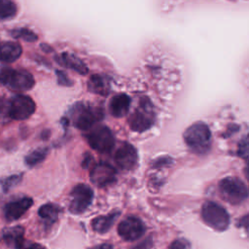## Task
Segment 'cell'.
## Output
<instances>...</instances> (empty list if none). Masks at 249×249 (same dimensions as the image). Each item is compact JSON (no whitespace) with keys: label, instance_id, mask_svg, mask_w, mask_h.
<instances>
[{"label":"cell","instance_id":"obj_29","mask_svg":"<svg viewBox=\"0 0 249 249\" xmlns=\"http://www.w3.org/2000/svg\"><path fill=\"white\" fill-rule=\"evenodd\" d=\"M172 162V160L169 157H161L159 158L154 161V167H161V166H166L169 165Z\"/></svg>","mask_w":249,"mask_h":249},{"label":"cell","instance_id":"obj_31","mask_svg":"<svg viewBox=\"0 0 249 249\" xmlns=\"http://www.w3.org/2000/svg\"><path fill=\"white\" fill-rule=\"evenodd\" d=\"M18 249H46V248L41 244L24 240Z\"/></svg>","mask_w":249,"mask_h":249},{"label":"cell","instance_id":"obj_6","mask_svg":"<svg viewBox=\"0 0 249 249\" xmlns=\"http://www.w3.org/2000/svg\"><path fill=\"white\" fill-rule=\"evenodd\" d=\"M201 218L203 222L212 229L223 231L230 225V215L227 210L214 201H206L201 207Z\"/></svg>","mask_w":249,"mask_h":249},{"label":"cell","instance_id":"obj_24","mask_svg":"<svg viewBox=\"0 0 249 249\" xmlns=\"http://www.w3.org/2000/svg\"><path fill=\"white\" fill-rule=\"evenodd\" d=\"M21 178H22V174H15V175H11L9 177L2 179L1 185L3 187V190L5 192H7L10 189H12L13 187L17 186L21 181Z\"/></svg>","mask_w":249,"mask_h":249},{"label":"cell","instance_id":"obj_4","mask_svg":"<svg viewBox=\"0 0 249 249\" xmlns=\"http://www.w3.org/2000/svg\"><path fill=\"white\" fill-rule=\"evenodd\" d=\"M0 84L13 90L25 91L33 88L35 81L26 70L4 67L0 69Z\"/></svg>","mask_w":249,"mask_h":249},{"label":"cell","instance_id":"obj_18","mask_svg":"<svg viewBox=\"0 0 249 249\" xmlns=\"http://www.w3.org/2000/svg\"><path fill=\"white\" fill-rule=\"evenodd\" d=\"M120 216L119 211H114L110 214H107L105 216H98L94 218L91 222V226L93 231H95L98 233H105L107 232L112 226L114 225L117 218Z\"/></svg>","mask_w":249,"mask_h":249},{"label":"cell","instance_id":"obj_11","mask_svg":"<svg viewBox=\"0 0 249 249\" xmlns=\"http://www.w3.org/2000/svg\"><path fill=\"white\" fill-rule=\"evenodd\" d=\"M116 175L117 171L115 167L104 161L95 163L89 172L91 183L99 188L114 183L116 181Z\"/></svg>","mask_w":249,"mask_h":249},{"label":"cell","instance_id":"obj_20","mask_svg":"<svg viewBox=\"0 0 249 249\" xmlns=\"http://www.w3.org/2000/svg\"><path fill=\"white\" fill-rule=\"evenodd\" d=\"M60 207L53 203H47L42 205L39 210L38 214L41 217V219L44 221L45 225L47 227H51L53 224H54L58 218V215L60 213Z\"/></svg>","mask_w":249,"mask_h":249},{"label":"cell","instance_id":"obj_32","mask_svg":"<svg viewBox=\"0 0 249 249\" xmlns=\"http://www.w3.org/2000/svg\"><path fill=\"white\" fill-rule=\"evenodd\" d=\"M89 249H114V248L110 244H99V245L93 246V247H91Z\"/></svg>","mask_w":249,"mask_h":249},{"label":"cell","instance_id":"obj_25","mask_svg":"<svg viewBox=\"0 0 249 249\" xmlns=\"http://www.w3.org/2000/svg\"><path fill=\"white\" fill-rule=\"evenodd\" d=\"M237 155L240 158L247 159L248 157V138L247 135H245L239 142L238 144V149H237Z\"/></svg>","mask_w":249,"mask_h":249},{"label":"cell","instance_id":"obj_26","mask_svg":"<svg viewBox=\"0 0 249 249\" xmlns=\"http://www.w3.org/2000/svg\"><path fill=\"white\" fill-rule=\"evenodd\" d=\"M55 75H56V78H57V83L60 86L71 87L73 85V82L68 78V76L66 75L65 72H63L61 70H56Z\"/></svg>","mask_w":249,"mask_h":249},{"label":"cell","instance_id":"obj_27","mask_svg":"<svg viewBox=\"0 0 249 249\" xmlns=\"http://www.w3.org/2000/svg\"><path fill=\"white\" fill-rule=\"evenodd\" d=\"M9 102L0 95V119H4L8 116Z\"/></svg>","mask_w":249,"mask_h":249},{"label":"cell","instance_id":"obj_12","mask_svg":"<svg viewBox=\"0 0 249 249\" xmlns=\"http://www.w3.org/2000/svg\"><path fill=\"white\" fill-rule=\"evenodd\" d=\"M114 160L121 169L129 171L134 169L138 163V153L131 144L124 142L117 149Z\"/></svg>","mask_w":249,"mask_h":249},{"label":"cell","instance_id":"obj_16","mask_svg":"<svg viewBox=\"0 0 249 249\" xmlns=\"http://www.w3.org/2000/svg\"><path fill=\"white\" fill-rule=\"evenodd\" d=\"M88 89L93 93L106 96L111 89L110 80L106 76L100 74H93L89 77L88 81Z\"/></svg>","mask_w":249,"mask_h":249},{"label":"cell","instance_id":"obj_22","mask_svg":"<svg viewBox=\"0 0 249 249\" xmlns=\"http://www.w3.org/2000/svg\"><path fill=\"white\" fill-rule=\"evenodd\" d=\"M17 14V6L10 0H0V20L14 18Z\"/></svg>","mask_w":249,"mask_h":249},{"label":"cell","instance_id":"obj_10","mask_svg":"<svg viewBox=\"0 0 249 249\" xmlns=\"http://www.w3.org/2000/svg\"><path fill=\"white\" fill-rule=\"evenodd\" d=\"M146 231L144 223L135 216H128L118 226L119 235L125 241H133L140 238Z\"/></svg>","mask_w":249,"mask_h":249},{"label":"cell","instance_id":"obj_13","mask_svg":"<svg viewBox=\"0 0 249 249\" xmlns=\"http://www.w3.org/2000/svg\"><path fill=\"white\" fill-rule=\"evenodd\" d=\"M33 204L31 197H21L6 204L4 208V215L8 221H15L19 219Z\"/></svg>","mask_w":249,"mask_h":249},{"label":"cell","instance_id":"obj_28","mask_svg":"<svg viewBox=\"0 0 249 249\" xmlns=\"http://www.w3.org/2000/svg\"><path fill=\"white\" fill-rule=\"evenodd\" d=\"M153 246V239L152 237H148L142 240L140 243L134 245L131 249H151Z\"/></svg>","mask_w":249,"mask_h":249},{"label":"cell","instance_id":"obj_14","mask_svg":"<svg viewBox=\"0 0 249 249\" xmlns=\"http://www.w3.org/2000/svg\"><path fill=\"white\" fill-rule=\"evenodd\" d=\"M55 60L59 65L72 69L80 75H86L89 72L88 66L84 63V61L73 53H62L55 56Z\"/></svg>","mask_w":249,"mask_h":249},{"label":"cell","instance_id":"obj_9","mask_svg":"<svg viewBox=\"0 0 249 249\" xmlns=\"http://www.w3.org/2000/svg\"><path fill=\"white\" fill-rule=\"evenodd\" d=\"M36 109L31 97L24 94H17L9 101L8 117L13 120L22 121L28 119Z\"/></svg>","mask_w":249,"mask_h":249},{"label":"cell","instance_id":"obj_3","mask_svg":"<svg viewBox=\"0 0 249 249\" xmlns=\"http://www.w3.org/2000/svg\"><path fill=\"white\" fill-rule=\"evenodd\" d=\"M70 120L73 125L81 130L89 129L95 123L103 119V111L83 102L75 103L70 111Z\"/></svg>","mask_w":249,"mask_h":249},{"label":"cell","instance_id":"obj_7","mask_svg":"<svg viewBox=\"0 0 249 249\" xmlns=\"http://www.w3.org/2000/svg\"><path fill=\"white\" fill-rule=\"evenodd\" d=\"M86 138L89 145L100 153H108L115 146V137L106 125L95 126L86 135Z\"/></svg>","mask_w":249,"mask_h":249},{"label":"cell","instance_id":"obj_23","mask_svg":"<svg viewBox=\"0 0 249 249\" xmlns=\"http://www.w3.org/2000/svg\"><path fill=\"white\" fill-rule=\"evenodd\" d=\"M11 35L16 39H22L27 42H35L38 39V36L27 28L13 29L11 30Z\"/></svg>","mask_w":249,"mask_h":249},{"label":"cell","instance_id":"obj_30","mask_svg":"<svg viewBox=\"0 0 249 249\" xmlns=\"http://www.w3.org/2000/svg\"><path fill=\"white\" fill-rule=\"evenodd\" d=\"M169 249H190L188 243L183 240V239H178V240H174L170 246Z\"/></svg>","mask_w":249,"mask_h":249},{"label":"cell","instance_id":"obj_2","mask_svg":"<svg viewBox=\"0 0 249 249\" xmlns=\"http://www.w3.org/2000/svg\"><path fill=\"white\" fill-rule=\"evenodd\" d=\"M155 121L156 113L151 100L147 96H142L137 107L127 119L130 129L136 132H144L153 126Z\"/></svg>","mask_w":249,"mask_h":249},{"label":"cell","instance_id":"obj_5","mask_svg":"<svg viewBox=\"0 0 249 249\" xmlns=\"http://www.w3.org/2000/svg\"><path fill=\"white\" fill-rule=\"evenodd\" d=\"M219 192L224 200L236 205L248 197V189L245 183L237 177H226L219 182Z\"/></svg>","mask_w":249,"mask_h":249},{"label":"cell","instance_id":"obj_21","mask_svg":"<svg viewBox=\"0 0 249 249\" xmlns=\"http://www.w3.org/2000/svg\"><path fill=\"white\" fill-rule=\"evenodd\" d=\"M49 153V149L47 147H41L38 148L34 151H32L31 153H29L25 159H24V162L27 166L29 167H33L38 165L39 163H41L47 157Z\"/></svg>","mask_w":249,"mask_h":249},{"label":"cell","instance_id":"obj_19","mask_svg":"<svg viewBox=\"0 0 249 249\" xmlns=\"http://www.w3.org/2000/svg\"><path fill=\"white\" fill-rule=\"evenodd\" d=\"M23 234H24L23 228L17 226L10 229H6L3 232V239L9 246L18 249L24 241Z\"/></svg>","mask_w":249,"mask_h":249},{"label":"cell","instance_id":"obj_1","mask_svg":"<svg viewBox=\"0 0 249 249\" xmlns=\"http://www.w3.org/2000/svg\"><path fill=\"white\" fill-rule=\"evenodd\" d=\"M186 145L196 154L204 155L211 148L212 136L208 125L202 122L191 124L183 134Z\"/></svg>","mask_w":249,"mask_h":249},{"label":"cell","instance_id":"obj_8","mask_svg":"<svg viewBox=\"0 0 249 249\" xmlns=\"http://www.w3.org/2000/svg\"><path fill=\"white\" fill-rule=\"evenodd\" d=\"M69 211L72 214L79 215L85 212L93 200L92 189L83 183L76 185L70 193Z\"/></svg>","mask_w":249,"mask_h":249},{"label":"cell","instance_id":"obj_15","mask_svg":"<svg viewBox=\"0 0 249 249\" xmlns=\"http://www.w3.org/2000/svg\"><path fill=\"white\" fill-rule=\"evenodd\" d=\"M130 103L131 99L126 93H118L111 98L109 111L115 118H123L128 113Z\"/></svg>","mask_w":249,"mask_h":249},{"label":"cell","instance_id":"obj_17","mask_svg":"<svg viewBox=\"0 0 249 249\" xmlns=\"http://www.w3.org/2000/svg\"><path fill=\"white\" fill-rule=\"evenodd\" d=\"M21 46L18 42L6 41L0 43V61L13 62L21 55Z\"/></svg>","mask_w":249,"mask_h":249}]
</instances>
